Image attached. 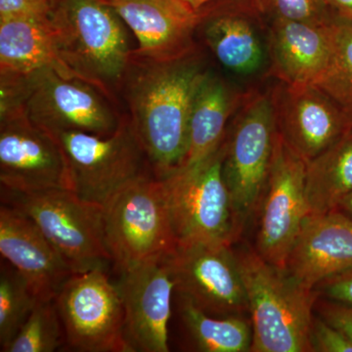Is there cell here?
I'll return each mask as SVG.
<instances>
[{
  "mask_svg": "<svg viewBox=\"0 0 352 352\" xmlns=\"http://www.w3.org/2000/svg\"><path fill=\"white\" fill-rule=\"evenodd\" d=\"M206 72L194 53L173 61L132 54L120 87L131 126L157 178L179 168L184 159L192 104Z\"/></svg>",
  "mask_w": 352,
  "mask_h": 352,
  "instance_id": "6da1fadb",
  "label": "cell"
},
{
  "mask_svg": "<svg viewBox=\"0 0 352 352\" xmlns=\"http://www.w3.org/2000/svg\"><path fill=\"white\" fill-rule=\"evenodd\" d=\"M120 20L98 0H55L50 16L60 57L112 100L133 54Z\"/></svg>",
  "mask_w": 352,
  "mask_h": 352,
  "instance_id": "7a4b0ae2",
  "label": "cell"
},
{
  "mask_svg": "<svg viewBox=\"0 0 352 352\" xmlns=\"http://www.w3.org/2000/svg\"><path fill=\"white\" fill-rule=\"evenodd\" d=\"M249 302L254 352H309L316 293L256 251L235 252Z\"/></svg>",
  "mask_w": 352,
  "mask_h": 352,
  "instance_id": "3957f363",
  "label": "cell"
},
{
  "mask_svg": "<svg viewBox=\"0 0 352 352\" xmlns=\"http://www.w3.org/2000/svg\"><path fill=\"white\" fill-rule=\"evenodd\" d=\"M106 245L122 274L177 248L163 182L144 173L118 190L104 205Z\"/></svg>",
  "mask_w": 352,
  "mask_h": 352,
  "instance_id": "277c9868",
  "label": "cell"
},
{
  "mask_svg": "<svg viewBox=\"0 0 352 352\" xmlns=\"http://www.w3.org/2000/svg\"><path fill=\"white\" fill-rule=\"evenodd\" d=\"M2 201L41 229L75 273L107 270L112 263L104 231V206L83 200L73 190L22 193L1 188Z\"/></svg>",
  "mask_w": 352,
  "mask_h": 352,
  "instance_id": "5b68a950",
  "label": "cell"
},
{
  "mask_svg": "<svg viewBox=\"0 0 352 352\" xmlns=\"http://www.w3.org/2000/svg\"><path fill=\"white\" fill-rule=\"evenodd\" d=\"M226 141V140H224ZM223 144L193 166L179 168L163 182L178 245H232L242 224L236 215L222 171Z\"/></svg>",
  "mask_w": 352,
  "mask_h": 352,
  "instance_id": "8992f818",
  "label": "cell"
},
{
  "mask_svg": "<svg viewBox=\"0 0 352 352\" xmlns=\"http://www.w3.org/2000/svg\"><path fill=\"white\" fill-rule=\"evenodd\" d=\"M20 76L25 116L50 133L109 136L122 124L124 116L115 110L112 99L89 83L64 78L51 69Z\"/></svg>",
  "mask_w": 352,
  "mask_h": 352,
  "instance_id": "52a82bcc",
  "label": "cell"
},
{
  "mask_svg": "<svg viewBox=\"0 0 352 352\" xmlns=\"http://www.w3.org/2000/svg\"><path fill=\"white\" fill-rule=\"evenodd\" d=\"M53 135L66 156L72 190L85 201L105 205L118 190L144 173L145 164H149L129 116H124L112 135L82 131Z\"/></svg>",
  "mask_w": 352,
  "mask_h": 352,
  "instance_id": "ba28073f",
  "label": "cell"
},
{
  "mask_svg": "<svg viewBox=\"0 0 352 352\" xmlns=\"http://www.w3.org/2000/svg\"><path fill=\"white\" fill-rule=\"evenodd\" d=\"M107 270L75 273L58 292L66 347L80 352H133L124 329V307Z\"/></svg>",
  "mask_w": 352,
  "mask_h": 352,
  "instance_id": "9c48e42d",
  "label": "cell"
},
{
  "mask_svg": "<svg viewBox=\"0 0 352 352\" xmlns=\"http://www.w3.org/2000/svg\"><path fill=\"white\" fill-rule=\"evenodd\" d=\"M278 132L273 97L252 102L224 141L222 171L242 226L258 208L267 184Z\"/></svg>",
  "mask_w": 352,
  "mask_h": 352,
  "instance_id": "30bf717a",
  "label": "cell"
},
{
  "mask_svg": "<svg viewBox=\"0 0 352 352\" xmlns=\"http://www.w3.org/2000/svg\"><path fill=\"white\" fill-rule=\"evenodd\" d=\"M307 166L278 131L259 217L256 251L267 263L284 270L303 222L309 217L305 195Z\"/></svg>",
  "mask_w": 352,
  "mask_h": 352,
  "instance_id": "8fae6325",
  "label": "cell"
},
{
  "mask_svg": "<svg viewBox=\"0 0 352 352\" xmlns=\"http://www.w3.org/2000/svg\"><path fill=\"white\" fill-rule=\"evenodd\" d=\"M232 245H178L168 258L175 294L212 316L244 315L247 293Z\"/></svg>",
  "mask_w": 352,
  "mask_h": 352,
  "instance_id": "7c38bea8",
  "label": "cell"
},
{
  "mask_svg": "<svg viewBox=\"0 0 352 352\" xmlns=\"http://www.w3.org/2000/svg\"><path fill=\"white\" fill-rule=\"evenodd\" d=\"M0 182L1 188L22 193L72 190L59 141L24 112L0 119Z\"/></svg>",
  "mask_w": 352,
  "mask_h": 352,
  "instance_id": "4fadbf2b",
  "label": "cell"
},
{
  "mask_svg": "<svg viewBox=\"0 0 352 352\" xmlns=\"http://www.w3.org/2000/svg\"><path fill=\"white\" fill-rule=\"evenodd\" d=\"M168 258L122 273L118 282L124 307L126 338L133 352H168V323L175 282Z\"/></svg>",
  "mask_w": 352,
  "mask_h": 352,
  "instance_id": "5bb4252c",
  "label": "cell"
},
{
  "mask_svg": "<svg viewBox=\"0 0 352 352\" xmlns=\"http://www.w3.org/2000/svg\"><path fill=\"white\" fill-rule=\"evenodd\" d=\"M138 39L135 56L173 61L194 53V34L203 18L185 0H106Z\"/></svg>",
  "mask_w": 352,
  "mask_h": 352,
  "instance_id": "9a60e30c",
  "label": "cell"
},
{
  "mask_svg": "<svg viewBox=\"0 0 352 352\" xmlns=\"http://www.w3.org/2000/svg\"><path fill=\"white\" fill-rule=\"evenodd\" d=\"M275 101L278 131L307 163L352 131V117L314 85H287Z\"/></svg>",
  "mask_w": 352,
  "mask_h": 352,
  "instance_id": "2e32d148",
  "label": "cell"
},
{
  "mask_svg": "<svg viewBox=\"0 0 352 352\" xmlns=\"http://www.w3.org/2000/svg\"><path fill=\"white\" fill-rule=\"evenodd\" d=\"M0 252L29 282L39 300L56 298L74 274L36 224L6 204L0 208Z\"/></svg>",
  "mask_w": 352,
  "mask_h": 352,
  "instance_id": "e0dca14e",
  "label": "cell"
},
{
  "mask_svg": "<svg viewBox=\"0 0 352 352\" xmlns=\"http://www.w3.org/2000/svg\"><path fill=\"white\" fill-rule=\"evenodd\" d=\"M352 268V219L340 212L309 215L292 248L285 270L314 289L323 280Z\"/></svg>",
  "mask_w": 352,
  "mask_h": 352,
  "instance_id": "ac0fdd59",
  "label": "cell"
},
{
  "mask_svg": "<svg viewBox=\"0 0 352 352\" xmlns=\"http://www.w3.org/2000/svg\"><path fill=\"white\" fill-rule=\"evenodd\" d=\"M333 21L323 25L272 21L273 63L287 85H315L325 73L333 55Z\"/></svg>",
  "mask_w": 352,
  "mask_h": 352,
  "instance_id": "d6986e66",
  "label": "cell"
},
{
  "mask_svg": "<svg viewBox=\"0 0 352 352\" xmlns=\"http://www.w3.org/2000/svg\"><path fill=\"white\" fill-rule=\"evenodd\" d=\"M41 69L80 80L58 53L50 18L0 20V71L28 75Z\"/></svg>",
  "mask_w": 352,
  "mask_h": 352,
  "instance_id": "ffe728a7",
  "label": "cell"
},
{
  "mask_svg": "<svg viewBox=\"0 0 352 352\" xmlns=\"http://www.w3.org/2000/svg\"><path fill=\"white\" fill-rule=\"evenodd\" d=\"M204 39L222 66L241 76L256 74L265 54L254 23L239 11H203Z\"/></svg>",
  "mask_w": 352,
  "mask_h": 352,
  "instance_id": "44dd1931",
  "label": "cell"
},
{
  "mask_svg": "<svg viewBox=\"0 0 352 352\" xmlns=\"http://www.w3.org/2000/svg\"><path fill=\"white\" fill-rule=\"evenodd\" d=\"M233 104V94L226 83L206 72L192 104L188 143L179 168L200 163L221 147Z\"/></svg>",
  "mask_w": 352,
  "mask_h": 352,
  "instance_id": "7402d4cb",
  "label": "cell"
},
{
  "mask_svg": "<svg viewBox=\"0 0 352 352\" xmlns=\"http://www.w3.org/2000/svg\"><path fill=\"white\" fill-rule=\"evenodd\" d=\"M352 192V131L308 162L305 195L309 215L338 210Z\"/></svg>",
  "mask_w": 352,
  "mask_h": 352,
  "instance_id": "603a6c76",
  "label": "cell"
},
{
  "mask_svg": "<svg viewBox=\"0 0 352 352\" xmlns=\"http://www.w3.org/2000/svg\"><path fill=\"white\" fill-rule=\"evenodd\" d=\"M178 296V311L190 346L201 352H247L252 344V322L244 315L212 316Z\"/></svg>",
  "mask_w": 352,
  "mask_h": 352,
  "instance_id": "cb8c5ba5",
  "label": "cell"
},
{
  "mask_svg": "<svg viewBox=\"0 0 352 352\" xmlns=\"http://www.w3.org/2000/svg\"><path fill=\"white\" fill-rule=\"evenodd\" d=\"M39 302L31 285L8 261L0 271V351L16 337Z\"/></svg>",
  "mask_w": 352,
  "mask_h": 352,
  "instance_id": "d4e9b609",
  "label": "cell"
},
{
  "mask_svg": "<svg viewBox=\"0 0 352 352\" xmlns=\"http://www.w3.org/2000/svg\"><path fill=\"white\" fill-rule=\"evenodd\" d=\"M314 85L352 117V20L337 15L333 21L332 59Z\"/></svg>",
  "mask_w": 352,
  "mask_h": 352,
  "instance_id": "484cf974",
  "label": "cell"
},
{
  "mask_svg": "<svg viewBox=\"0 0 352 352\" xmlns=\"http://www.w3.org/2000/svg\"><path fill=\"white\" fill-rule=\"evenodd\" d=\"M66 347V333L55 298L39 300L19 333L2 352H54Z\"/></svg>",
  "mask_w": 352,
  "mask_h": 352,
  "instance_id": "4316f807",
  "label": "cell"
},
{
  "mask_svg": "<svg viewBox=\"0 0 352 352\" xmlns=\"http://www.w3.org/2000/svg\"><path fill=\"white\" fill-rule=\"evenodd\" d=\"M259 12L273 20L329 25L337 14L324 0H254Z\"/></svg>",
  "mask_w": 352,
  "mask_h": 352,
  "instance_id": "83f0119b",
  "label": "cell"
},
{
  "mask_svg": "<svg viewBox=\"0 0 352 352\" xmlns=\"http://www.w3.org/2000/svg\"><path fill=\"white\" fill-rule=\"evenodd\" d=\"M310 344L312 351L352 352V340L320 316H314Z\"/></svg>",
  "mask_w": 352,
  "mask_h": 352,
  "instance_id": "f1b7e54d",
  "label": "cell"
},
{
  "mask_svg": "<svg viewBox=\"0 0 352 352\" xmlns=\"http://www.w3.org/2000/svg\"><path fill=\"white\" fill-rule=\"evenodd\" d=\"M53 0H0V20L50 19Z\"/></svg>",
  "mask_w": 352,
  "mask_h": 352,
  "instance_id": "f546056e",
  "label": "cell"
},
{
  "mask_svg": "<svg viewBox=\"0 0 352 352\" xmlns=\"http://www.w3.org/2000/svg\"><path fill=\"white\" fill-rule=\"evenodd\" d=\"M314 291L318 298L352 307V268L323 280Z\"/></svg>",
  "mask_w": 352,
  "mask_h": 352,
  "instance_id": "4dcf8cb0",
  "label": "cell"
},
{
  "mask_svg": "<svg viewBox=\"0 0 352 352\" xmlns=\"http://www.w3.org/2000/svg\"><path fill=\"white\" fill-rule=\"evenodd\" d=\"M315 310L319 316L333 326L352 340V307L332 300L317 298Z\"/></svg>",
  "mask_w": 352,
  "mask_h": 352,
  "instance_id": "1f68e13d",
  "label": "cell"
},
{
  "mask_svg": "<svg viewBox=\"0 0 352 352\" xmlns=\"http://www.w3.org/2000/svg\"><path fill=\"white\" fill-rule=\"evenodd\" d=\"M324 1L337 15L352 20V0H324Z\"/></svg>",
  "mask_w": 352,
  "mask_h": 352,
  "instance_id": "d6a6232c",
  "label": "cell"
},
{
  "mask_svg": "<svg viewBox=\"0 0 352 352\" xmlns=\"http://www.w3.org/2000/svg\"><path fill=\"white\" fill-rule=\"evenodd\" d=\"M338 210H340V212H344L349 217H352V192L349 195L344 197L342 199V201H340L339 208Z\"/></svg>",
  "mask_w": 352,
  "mask_h": 352,
  "instance_id": "836d02e7",
  "label": "cell"
},
{
  "mask_svg": "<svg viewBox=\"0 0 352 352\" xmlns=\"http://www.w3.org/2000/svg\"><path fill=\"white\" fill-rule=\"evenodd\" d=\"M185 1L193 7L194 9H196V10H200L206 4L212 1V0H185Z\"/></svg>",
  "mask_w": 352,
  "mask_h": 352,
  "instance_id": "e575fe53",
  "label": "cell"
},
{
  "mask_svg": "<svg viewBox=\"0 0 352 352\" xmlns=\"http://www.w3.org/2000/svg\"><path fill=\"white\" fill-rule=\"evenodd\" d=\"M98 1L104 2V1H106V0H98Z\"/></svg>",
  "mask_w": 352,
  "mask_h": 352,
  "instance_id": "d590c367",
  "label": "cell"
},
{
  "mask_svg": "<svg viewBox=\"0 0 352 352\" xmlns=\"http://www.w3.org/2000/svg\"><path fill=\"white\" fill-rule=\"evenodd\" d=\"M55 0H53V3H54Z\"/></svg>",
  "mask_w": 352,
  "mask_h": 352,
  "instance_id": "8d00e7d4",
  "label": "cell"
}]
</instances>
